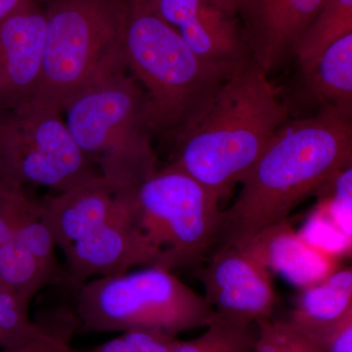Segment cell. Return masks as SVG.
<instances>
[{"instance_id":"obj_19","label":"cell","mask_w":352,"mask_h":352,"mask_svg":"<svg viewBox=\"0 0 352 352\" xmlns=\"http://www.w3.org/2000/svg\"><path fill=\"white\" fill-rule=\"evenodd\" d=\"M78 335L80 321L75 308L61 305L38 314L32 332L1 352H73Z\"/></svg>"},{"instance_id":"obj_6","label":"cell","mask_w":352,"mask_h":352,"mask_svg":"<svg viewBox=\"0 0 352 352\" xmlns=\"http://www.w3.org/2000/svg\"><path fill=\"white\" fill-rule=\"evenodd\" d=\"M80 333L156 329L171 335L207 327L214 310L173 271L147 266L94 278L76 289Z\"/></svg>"},{"instance_id":"obj_4","label":"cell","mask_w":352,"mask_h":352,"mask_svg":"<svg viewBox=\"0 0 352 352\" xmlns=\"http://www.w3.org/2000/svg\"><path fill=\"white\" fill-rule=\"evenodd\" d=\"M129 69L117 72L72 97L62 110L78 149L98 175L138 187L157 170L147 101Z\"/></svg>"},{"instance_id":"obj_2","label":"cell","mask_w":352,"mask_h":352,"mask_svg":"<svg viewBox=\"0 0 352 352\" xmlns=\"http://www.w3.org/2000/svg\"><path fill=\"white\" fill-rule=\"evenodd\" d=\"M288 120L267 72L251 59L227 76L175 136L173 164L221 201Z\"/></svg>"},{"instance_id":"obj_21","label":"cell","mask_w":352,"mask_h":352,"mask_svg":"<svg viewBox=\"0 0 352 352\" xmlns=\"http://www.w3.org/2000/svg\"><path fill=\"white\" fill-rule=\"evenodd\" d=\"M43 214V203L30 198L25 189L0 184V247L18 229Z\"/></svg>"},{"instance_id":"obj_18","label":"cell","mask_w":352,"mask_h":352,"mask_svg":"<svg viewBox=\"0 0 352 352\" xmlns=\"http://www.w3.org/2000/svg\"><path fill=\"white\" fill-rule=\"evenodd\" d=\"M349 34H352V0H326L294 48L302 73L324 51Z\"/></svg>"},{"instance_id":"obj_22","label":"cell","mask_w":352,"mask_h":352,"mask_svg":"<svg viewBox=\"0 0 352 352\" xmlns=\"http://www.w3.org/2000/svg\"><path fill=\"white\" fill-rule=\"evenodd\" d=\"M30 302L0 286V349L17 344L34 328L29 316Z\"/></svg>"},{"instance_id":"obj_28","label":"cell","mask_w":352,"mask_h":352,"mask_svg":"<svg viewBox=\"0 0 352 352\" xmlns=\"http://www.w3.org/2000/svg\"><path fill=\"white\" fill-rule=\"evenodd\" d=\"M210 1L226 12L237 16L247 0H210Z\"/></svg>"},{"instance_id":"obj_26","label":"cell","mask_w":352,"mask_h":352,"mask_svg":"<svg viewBox=\"0 0 352 352\" xmlns=\"http://www.w3.org/2000/svg\"><path fill=\"white\" fill-rule=\"evenodd\" d=\"M34 2V0H0V22Z\"/></svg>"},{"instance_id":"obj_14","label":"cell","mask_w":352,"mask_h":352,"mask_svg":"<svg viewBox=\"0 0 352 352\" xmlns=\"http://www.w3.org/2000/svg\"><path fill=\"white\" fill-rule=\"evenodd\" d=\"M56 250L41 217L28 222L0 247V286L30 302L46 287L72 288Z\"/></svg>"},{"instance_id":"obj_13","label":"cell","mask_w":352,"mask_h":352,"mask_svg":"<svg viewBox=\"0 0 352 352\" xmlns=\"http://www.w3.org/2000/svg\"><path fill=\"white\" fill-rule=\"evenodd\" d=\"M326 0H247L239 11L252 59L270 73L293 53Z\"/></svg>"},{"instance_id":"obj_20","label":"cell","mask_w":352,"mask_h":352,"mask_svg":"<svg viewBox=\"0 0 352 352\" xmlns=\"http://www.w3.org/2000/svg\"><path fill=\"white\" fill-rule=\"evenodd\" d=\"M258 336L256 323L242 325L214 315L200 337L182 340L173 352H252Z\"/></svg>"},{"instance_id":"obj_29","label":"cell","mask_w":352,"mask_h":352,"mask_svg":"<svg viewBox=\"0 0 352 352\" xmlns=\"http://www.w3.org/2000/svg\"><path fill=\"white\" fill-rule=\"evenodd\" d=\"M298 332V331H296ZM298 352H325L311 340L298 333Z\"/></svg>"},{"instance_id":"obj_25","label":"cell","mask_w":352,"mask_h":352,"mask_svg":"<svg viewBox=\"0 0 352 352\" xmlns=\"http://www.w3.org/2000/svg\"><path fill=\"white\" fill-rule=\"evenodd\" d=\"M120 337L131 352H173L182 342L177 336L156 329H132Z\"/></svg>"},{"instance_id":"obj_23","label":"cell","mask_w":352,"mask_h":352,"mask_svg":"<svg viewBox=\"0 0 352 352\" xmlns=\"http://www.w3.org/2000/svg\"><path fill=\"white\" fill-rule=\"evenodd\" d=\"M296 331L325 352H352V314L336 323Z\"/></svg>"},{"instance_id":"obj_15","label":"cell","mask_w":352,"mask_h":352,"mask_svg":"<svg viewBox=\"0 0 352 352\" xmlns=\"http://www.w3.org/2000/svg\"><path fill=\"white\" fill-rule=\"evenodd\" d=\"M243 249L268 270L303 289L337 270L336 256L310 245L294 230L289 219L261 231Z\"/></svg>"},{"instance_id":"obj_1","label":"cell","mask_w":352,"mask_h":352,"mask_svg":"<svg viewBox=\"0 0 352 352\" xmlns=\"http://www.w3.org/2000/svg\"><path fill=\"white\" fill-rule=\"evenodd\" d=\"M351 115L321 110L287 120L240 183L223 212L221 245L243 248L268 227L289 219L305 197L351 168Z\"/></svg>"},{"instance_id":"obj_17","label":"cell","mask_w":352,"mask_h":352,"mask_svg":"<svg viewBox=\"0 0 352 352\" xmlns=\"http://www.w3.org/2000/svg\"><path fill=\"white\" fill-rule=\"evenodd\" d=\"M352 314L351 268L337 270L325 279L303 289L291 319L295 330L329 325Z\"/></svg>"},{"instance_id":"obj_11","label":"cell","mask_w":352,"mask_h":352,"mask_svg":"<svg viewBox=\"0 0 352 352\" xmlns=\"http://www.w3.org/2000/svg\"><path fill=\"white\" fill-rule=\"evenodd\" d=\"M157 15L206 63L226 72L252 59L242 27L210 0H150Z\"/></svg>"},{"instance_id":"obj_16","label":"cell","mask_w":352,"mask_h":352,"mask_svg":"<svg viewBox=\"0 0 352 352\" xmlns=\"http://www.w3.org/2000/svg\"><path fill=\"white\" fill-rule=\"evenodd\" d=\"M303 74L309 94L321 110L351 115L352 34L333 43Z\"/></svg>"},{"instance_id":"obj_5","label":"cell","mask_w":352,"mask_h":352,"mask_svg":"<svg viewBox=\"0 0 352 352\" xmlns=\"http://www.w3.org/2000/svg\"><path fill=\"white\" fill-rule=\"evenodd\" d=\"M126 0H53L46 16L43 71L34 103L62 112L92 83L127 69Z\"/></svg>"},{"instance_id":"obj_7","label":"cell","mask_w":352,"mask_h":352,"mask_svg":"<svg viewBox=\"0 0 352 352\" xmlns=\"http://www.w3.org/2000/svg\"><path fill=\"white\" fill-rule=\"evenodd\" d=\"M219 201L173 164L136 187V222L161 258L162 267L173 271L205 258L221 235Z\"/></svg>"},{"instance_id":"obj_24","label":"cell","mask_w":352,"mask_h":352,"mask_svg":"<svg viewBox=\"0 0 352 352\" xmlns=\"http://www.w3.org/2000/svg\"><path fill=\"white\" fill-rule=\"evenodd\" d=\"M258 340L252 352H298V333L288 322L258 321Z\"/></svg>"},{"instance_id":"obj_10","label":"cell","mask_w":352,"mask_h":352,"mask_svg":"<svg viewBox=\"0 0 352 352\" xmlns=\"http://www.w3.org/2000/svg\"><path fill=\"white\" fill-rule=\"evenodd\" d=\"M195 276L215 316L224 320L256 324L270 319L276 307L270 270L243 248L221 245Z\"/></svg>"},{"instance_id":"obj_3","label":"cell","mask_w":352,"mask_h":352,"mask_svg":"<svg viewBox=\"0 0 352 352\" xmlns=\"http://www.w3.org/2000/svg\"><path fill=\"white\" fill-rule=\"evenodd\" d=\"M127 69L142 88L153 133L175 138L231 74L204 62L155 11L150 0H126Z\"/></svg>"},{"instance_id":"obj_9","label":"cell","mask_w":352,"mask_h":352,"mask_svg":"<svg viewBox=\"0 0 352 352\" xmlns=\"http://www.w3.org/2000/svg\"><path fill=\"white\" fill-rule=\"evenodd\" d=\"M135 189L127 192L110 217L62 252L73 289L94 278L122 274L139 266H161V258L136 222Z\"/></svg>"},{"instance_id":"obj_27","label":"cell","mask_w":352,"mask_h":352,"mask_svg":"<svg viewBox=\"0 0 352 352\" xmlns=\"http://www.w3.org/2000/svg\"><path fill=\"white\" fill-rule=\"evenodd\" d=\"M87 352H131L129 347L126 346V342L122 339V337L115 338L103 342L100 346L94 347Z\"/></svg>"},{"instance_id":"obj_8","label":"cell","mask_w":352,"mask_h":352,"mask_svg":"<svg viewBox=\"0 0 352 352\" xmlns=\"http://www.w3.org/2000/svg\"><path fill=\"white\" fill-rule=\"evenodd\" d=\"M98 176L60 111L31 102L0 113V184L39 185L59 193Z\"/></svg>"},{"instance_id":"obj_12","label":"cell","mask_w":352,"mask_h":352,"mask_svg":"<svg viewBox=\"0 0 352 352\" xmlns=\"http://www.w3.org/2000/svg\"><path fill=\"white\" fill-rule=\"evenodd\" d=\"M45 11L36 2L0 22V113L31 103L43 71Z\"/></svg>"}]
</instances>
